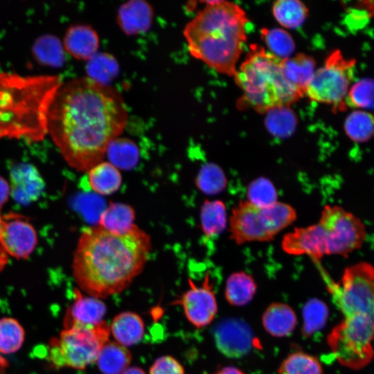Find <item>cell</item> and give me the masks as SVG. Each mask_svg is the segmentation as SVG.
I'll return each mask as SVG.
<instances>
[{
  "label": "cell",
  "mask_w": 374,
  "mask_h": 374,
  "mask_svg": "<svg viewBox=\"0 0 374 374\" xmlns=\"http://www.w3.org/2000/svg\"><path fill=\"white\" fill-rule=\"evenodd\" d=\"M200 226L207 237H215L224 231L227 225L226 208L220 200L206 199L200 208Z\"/></svg>",
  "instance_id": "27"
},
{
  "label": "cell",
  "mask_w": 374,
  "mask_h": 374,
  "mask_svg": "<svg viewBox=\"0 0 374 374\" xmlns=\"http://www.w3.org/2000/svg\"><path fill=\"white\" fill-rule=\"evenodd\" d=\"M87 71L88 76L93 80L108 85L118 71V65L115 58L107 53H96L88 60Z\"/></svg>",
  "instance_id": "36"
},
{
  "label": "cell",
  "mask_w": 374,
  "mask_h": 374,
  "mask_svg": "<svg viewBox=\"0 0 374 374\" xmlns=\"http://www.w3.org/2000/svg\"><path fill=\"white\" fill-rule=\"evenodd\" d=\"M8 365L6 360L0 355V370H2Z\"/></svg>",
  "instance_id": "46"
},
{
  "label": "cell",
  "mask_w": 374,
  "mask_h": 374,
  "mask_svg": "<svg viewBox=\"0 0 374 374\" xmlns=\"http://www.w3.org/2000/svg\"><path fill=\"white\" fill-rule=\"evenodd\" d=\"M127 121L121 93L89 77L62 82L51 104L47 131L69 166L88 172L102 162Z\"/></svg>",
  "instance_id": "1"
},
{
  "label": "cell",
  "mask_w": 374,
  "mask_h": 374,
  "mask_svg": "<svg viewBox=\"0 0 374 374\" xmlns=\"http://www.w3.org/2000/svg\"><path fill=\"white\" fill-rule=\"evenodd\" d=\"M189 288L176 303L182 305L186 317L196 328L208 325L214 319L217 305L208 274L198 286L188 279Z\"/></svg>",
  "instance_id": "13"
},
{
  "label": "cell",
  "mask_w": 374,
  "mask_h": 374,
  "mask_svg": "<svg viewBox=\"0 0 374 374\" xmlns=\"http://www.w3.org/2000/svg\"><path fill=\"white\" fill-rule=\"evenodd\" d=\"M247 197L255 205L268 206L278 202V192L269 179L258 177L249 184Z\"/></svg>",
  "instance_id": "39"
},
{
  "label": "cell",
  "mask_w": 374,
  "mask_h": 374,
  "mask_svg": "<svg viewBox=\"0 0 374 374\" xmlns=\"http://www.w3.org/2000/svg\"><path fill=\"white\" fill-rule=\"evenodd\" d=\"M136 213L132 206L111 202L100 213L98 225L115 233L128 232L134 225Z\"/></svg>",
  "instance_id": "25"
},
{
  "label": "cell",
  "mask_w": 374,
  "mask_h": 374,
  "mask_svg": "<svg viewBox=\"0 0 374 374\" xmlns=\"http://www.w3.org/2000/svg\"><path fill=\"white\" fill-rule=\"evenodd\" d=\"M284 75L287 81L302 97L315 72V61L310 55L300 53L281 61Z\"/></svg>",
  "instance_id": "21"
},
{
  "label": "cell",
  "mask_w": 374,
  "mask_h": 374,
  "mask_svg": "<svg viewBox=\"0 0 374 374\" xmlns=\"http://www.w3.org/2000/svg\"><path fill=\"white\" fill-rule=\"evenodd\" d=\"M1 215H0V227H1ZM8 262V255L3 249L0 240V271L5 267Z\"/></svg>",
  "instance_id": "43"
},
{
  "label": "cell",
  "mask_w": 374,
  "mask_h": 374,
  "mask_svg": "<svg viewBox=\"0 0 374 374\" xmlns=\"http://www.w3.org/2000/svg\"><path fill=\"white\" fill-rule=\"evenodd\" d=\"M328 289L344 317L363 315L374 321V266L359 262L346 267L336 283L326 278Z\"/></svg>",
  "instance_id": "9"
},
{
  "label": "cell",
  "mask_w": 374,
  "mask_h": 374,
  "mask_svg": "<svg viewBox=\"0 0 374 374\" xmlns=\"http://www.w3.org/2000/svg\"><path fill=\"white\" fill-rule=\"evenodd\" d=\"M281 61L263 47L251 45L233 77L243 93L240 101L260 113H266L299 99L301 95L284 75Z\"/></svg>",
  "instance_id": "5"
},
{
  "label": "cell",
  "mask_w": 374,
  "mask_h": 374,
  "mask_svg": "<svg viewBox=\"0 0 374 374\" xmlns=\"http://www.w3.org/2000/svg\"><path fill=\"white\" fill-rule=\"evenodd\" d=\"M0 371H1V370H0ZM0 374H1V373H0Z\"/></svg>",
  "instance_id": "47"
},
{
  "label": "cell",
  "mask_w": 374,
  "mask_h": 374,
  "mask_svg": "<svg viewBox=\"0 0 374 374\" xmlns=\"http://www.w3.org/2000/svg\"><path fill=\"white\" fill-rule=\"evenodd\" d=\"M75 300L66 310L64 328L75 324L96 325L102 322L107 312L105 304L99 299L84 295L74 290Z\"/></svg>",
  "instance_id": "17"
},
{
  "label": "cell",
  "mask_w": 374,
  "mask_h": 374,
  "mask_svg": "<svg viewBox=\"0 0 374 374\" xmlns=\"http://www.w3.org/2000/svg\"><path fill=\"white\" fill-rule=\"evenodd\" d=\"M195 184L204 193L215 195L225 189L227 179L220 166L209 163L200 168L195 179Z\"/></svg>",
  "instance_id": "33"
},
{
  "label": "cell",
  "mask_w": 374,
  "mask_h": 374,
  "mask_svg": "<svg viewBox=\"0 0 374 374\" xmlns=\"http://www.w3.org/2000/svg\"><path fill=\"white\" fill-rule=\"evenodd\" d=\"M256 288V283L251 275L244 271H237L227 278L224 294L231 305L241 306L253 299Z\"/></svg>",
  "instance_id": "26"
},
{
  "label": "cell",
  "mask_w": 374,
  "mask_h": 374,
  "mask_svg": "<svg viewBox=\"0 0 374 374\" xmlns=\"http://www.w3.org/2000/svg\"><path fill=\"white\" fill-rule=\"evenodd\" d=\"M297 323L296 315L287 304L275 303L271 304L262 315V325L271 335L277 337L291 334Z\"/></svg>",
  "instance_id": "22"
},
{
  "label": "cell",
  "mask_w": 374,
  "mask_h": 374,
  "mask_svg": "<svg viewBox=\"0 0 374 374\" xmlns=\"http://www.w3.org/2000/svg\"><path fill=\"white\" fill-rule=\"evenodd\" d=\"M105 155L109 162L119 170H132L139 161V148L133 141L127 138L118 137L111 141Z\"/></svg>",
  "instance_id": "28"
},
{
  "label": "cell",
  "mask_w": 374,
  "mask_h": 374,
  "mask_svg": "<svg viewBox=\"0 0 374 374\" xmlns=\"http://www.w3.org/2000/svg\"><path fill=\"white\" fill-rule=\"evenodd\" d=\"M32 51L35 60L44 66H60L65 60L63 44L51 34L39 36L33 44Z\"/></svg>",
  "instance_id": "29"
},
{
  "label": "cell",
  "mask_w": 374,
  "mask_h": 374,
  "mask_svg": "<svg viewBox=\"0 0 374 374\" xmlns=\"http://www.w3.org/2000/svg\"><path fill=\"white\" fill-rule=\"evenodd\" d=\"M296 216L295 209L284 202L259 206L248 200L240 201L229 217L230 238L238 244L270 241Z\"/></svg>",
  "instance_id": "6"
},
{
  "label": "cell",
  "mask_w": 374,
  "mask_h": 374,
  "mask_svg": "<svg viewBox=\"0 0 374 374\" xmlns=\"http://www.w3.org/2000/svg\"><path fill=\"white\" fill-rule=\"evenodd\" d=\"M328 317L327 305L316 299L309 300L303 309V332L310 336L321 330L326 324Z\"/></svg>",
  "instance_id": "38"
},
{
  "label": "cell",
  "mask_w": 374,
  "mask_h": 374,
  "mask_svg": "<svg viewBox=\"0 0 374 374\" xmlns=\"http://www.w3.org/2000/svg\"><path fill=\"white\" fill-rule=\"evenodd\" d=\"M185 26L184 35L190 53L216 71L234 77L247 40L245 11L226 1H205Z\"/></svg>",
  "instance_id": "3"
},
{
  "label": "cell",
  "mask_w": 374,
  "mask_h": 374,
  "mask_svg": "<svg viewBox=\"0 0 374 374\" xmlns=\"http://www.w3.org/2000/svg\"><path fill=\"white\" fill-rule=\"evenodd\" d=\"M99 44L96 31L90 26L83 24L69 27L63 40L64 50L71 56L87 61L97 53Z\"/></svg>",
  "instance_id": "19"
},
{
  "label": "cell",
  "mask_w": 374,
  "mask_h": 374,
  "mask_svg": "<svg viewBox=\"0 0 374 374\" xmlns=\"http://www.w3.org/2000/svg\"><path fill=\"white\" fill-rule=\"evenodd\" d=\"M353 66L339 52L333 53L324 65L315 71L305 94L317 102L339 105L348 92Z\"/></svg>",
  "instance_id": "11"
},
{
  "label": "cell",
  "mask_w": 374,
  "mask_h": 374,
  "mask_svg": "<svg viewBox=\"0 0 374 374\" xmlns=\"http://www.w3.org/2000/svg\"><path fill=\"white\" fill-rule=\"evenodd\" d=\"M213 374H244L240 370L233 366H225L217 370Z\"/></svg>",
  "instance_id": "44"
},
{
  "label": "cell",
  "mask_w": 374,
  "mask_h": 374,
  "mask_svg": "<svg viewBox=\"0 0 374 374\" xmlns=\"http://www.w3.org/2000/svg\"><path fill=\"white\" fill-rule=\"evenodd\" d=\"M152 238L135 224L125 233L99 225L84 228L73 252V276L79 287L101 299L126 290L143 270Z\"/></svg>",
  "instance_id": "2"
},
{
  "label": "cell",
  "mask_w": 374,
  "mask_h": 374,
  "mask_svg": "<svg viewBox=\"0 0 374 374\" xmlns=\"http://www.w3.org/2000/svg\"><path fill=\"white\" fill-rule=\"evenodd\" d=\"M132 359V354L126 346L109 340L100 349L96 362L103 374H123Z\"/></svg>",
  "instance_id": "23"
},
{
  "label": "cell",
  "mask_w": 374,
  "mask_h": 374,
  "mask_svg": "<svg viewBox=\"0 0 374 374\" xmlns=\"http://www.w3.org/2000/svg\"><path fill=\"white\" fill-rule=\"evenodd\" d=\"M90 188L97 194L110 195L119 190L122 184L120 170L109 161H102L88 172Z\"/></svg>",
  "instance_id": "24"
},
{
  "label": "cell",
  "mask_w": 374,
  "mask_h": 374,
  "mask_svg": "<svg viewBox=\"0 0 374 374\" xmlns=\"http://www.w3.org/2000/svg\"><path fill=\"white\" fill-rule=\"evenodd\" d=\"M154 17L152 7L143 0H130L121 6L117 13V23L128 35L146 32Z\"/></svg>",
  "instance_id": "18"
},
{
  "label": "cell",
  "mask_w": 374,
  "mask_h": 374,
  "mask_svg": "<svg viewBox=\"0 0 374 374\" xmlns=\"http://www.w3.org/2000/svg\"><path fill=\"white\" fill-rule=\"evenodd\" d=\"M346 133L356 142H365L374 135V117L364 111L352 112L344 124Z\"/></svg>",
  "instance_id": "32"
},
{
  "label": "cell",
  "mask_w": 374,
  "mask_h": 374,
  "mask_svg": "<svg viewBox=\"0 0 374 374\" xmlns=\"http://www.w3.org/2000/svg\"><path fill=\"white\" fill-rule=\"evenodd\" d=\"M322 372L319 361L303 352L290 354L278 368V374H322Z\"/></svg>",
  "instance_id": "34"
},
{
  "label": "cell",
  "mask_w": 374,
  "mask_h": 374,
  "mask_svg": "<svg viewBox=\"0 0 374 374\" xmlns=\"http://www.w3.org/2000/svg\"><path fill=\"white\" fill-rule=\"evenodd\" d=\"M261 37L270 53L281 60L290 57L295 49L292 37L282 28H262Z\"/></svg>",
  "instance_id": "35"
},
{
  "label": "cell",
  "mask_w": 374,
  "mask_h": 374,
  "mask_svg": "<svg viewBox=\"0 0 374 374\" xmlns=\"http://www.w3.org/2000/svg\"><path fill=\"white\" fill-rule=\"evenodd\" d=\"M123 374H145L143 370L137 366L129 367Z\"/></svg>",
  "instance_id": "45"
},
{
  "label": "cell",
  "mask_w": 374,
  "mask_h": 374,
  "mask_svg": "<svg viewBox=\"0 0 374 374\" xmlns=\"http://www.w3.org/2000/svg\"><path fill=\"white\" fill-rule=\"evenodd\" d=\"M214 336L217 348L229 357L247 354L256 344L249 326L234 318L221 321L215 328Z\"/></svg>",
  "instance_id": "14"
},
{
  "label": "cell",
  "mask_w": 374,
  "mask_h": 374,
  "mask_svg": "<svg viewBox=\"0 0 374 374\" xmlns=\"http://www.w3.org/2000/svg\"><path fill=\"white\" fill-rule=\"evenodd\" d=\"M110 333L105 321L96 325L75 324L64 328L58 337L50 341L48 359L57 368L84 369L96 361Z\"/></svg>",
  "instance_id": "7"
},
{
  "label": "cell",
  "mask_w": 374,
  "mask_h": 374,
  "mask_svg": "<svg viewBox=\"0 0 374 374\" xmlns=\"http://www.w3.org/2000/svg\"><path fill=\"white\" fill-rule=\"evenodd\" d=\"M281 245L290 255H308L315 260L326 256L318 224L295 228L284 235Z\"/></svg>",
  "instance_id": "15"
},
{
  "label": "cell",
  "mask_w": 374,
  "mask_h": 374,
  "mask_svg": "<svg viewBox=\"0 0 374 374\" xmlns=\"http://www.w3.org/2000/svg\"><path fill=\"white\" fill-rule=\"evenodd\" d=\"M272 14L284 28H296L305 21L308 14L306 6L297 0H279L273 3Z\"/></svg>",
  "instance_id": "30"
},
{
  "label": "cell",
  "mask_w": 374,
  "mask_h": 374,
  "mask_svg": "<svg viewBox=\"0 0 374 374\" xmlns=\"http://www.w3.org/2000/svg\"><path fill=\"white\" fill-rule=\"evenodd\" d=\"M150 374H185L183 366L175 358L163 355L157 358L150 368Z\"/></svg>",
  "instance_id": "41"
},
{
  "label": "cell",
  "mask_w": 374,
  "mask_h": 374,
  "mask_svg": "<svg viewBox=\"0 0 374 374\" xmlns=\"http://www.w3.org/2000/svg\"><path fill=\"white\" fill-rule=\"evenodd\" d=\"M0 240L8 255L26 259L34 250L37 238L25 216L10 212L1 216Z\"/></svg>",
  "instance_id": "12"
},
{
  "label": "cell",
  "mask_w": 374,
  "mask_h": 374,
  "mask_svg": "<svg viewBox=\"0 0 374 374\" xmlns=\"http://www.w3.org/2000/svg\"><path fill=\"white\" fill-rule=\"evenodd\" d=\"M374 321L363 315L346 317L328 335V346L338 362L353 370L371 363L374 357Z\"/></svg>",
  "instance_id": "8"
},
{
  "label": "cell",
  "mask_w": 374,
  "mask_h": 374,
  "mask_svg": "<svg viewBox=\"0 0 374 374\" xmlns=\"http://www.w3.org/2000/svg\"><path fill=\"white\" fill-rule=\"evenodd\" d=\"M109 327L116 341L126 347L140 342L145 332L142 318L130 311L122 312L116 315Z\"/></svg>",
  "instance_id": "20"
},
{
  "label": "cell",
  "mask_w": 374,
  "mask_h": 374,
  "mask_svg": "<svg viewBox=\"0 0 374 374\" xmlns=\"http://www.w3.org/2000/svg\"><path fill=\"white\" fill-rule=\"evenodd\" d=\"M10 179L12 196L22 204L37 200L44 188V182L39 171L29 163L14 166L10 170Z\"/></svg>",
  "instance_id": "16"
},
{
  "label": "cell",
  "mask_w": 374,
  "mask_h": 374,
  "mask_svg": "<svg viewBox=\"0 0 374 374\" xmlns=\"http://www.w3.org/2000/svg\"><path fill=\"white\" fill-rule=\"evenodd\" d=\"M10 192V187L8 182L0 177V209L7 201Z\"/></svg>",
  "instance_id": "42"
},
{
  "label": "cell",
  "mask_w": 374,
  "mask_h": 374,
  "mask_svg": "<svg viewBox=\"0 0 374 374\" xmlns=\"http://www.w3.org/2000/svg\"><path fill=\"white\" fill-rule=\"evenodd\" d=\"M348 100L353 106L374 109V80L366 78L357 82L348 91Z\"/></svg>",
  "instance_id": "40"
},
{
  "label": "cell",
  "mask_w": 374,
  "mask_h": 374,
  "mask_svg": "<svg viewBox=\"0 0 374 374\" xmlns=\"http://www.w3.org/2000/svg\"><path fill=\"white\" fill-rule=\"evenodd\" d=\"M317 224L326 256H346L360 249L366 238L362 220L339 206L326 205Z\"/></svg>",
  "instance_id": "10"
},
{
  "label": "cell",
  "mask_w": 374,
  "mask_h": 374,
  "mask_svg": "<svg viewBox=\"0 0 374 374\" xmlns=\"http://www.w3.org/2000/svg\"><path fill=\"white\" fill-rule=\"evenodd\" d=\"M24 335V328L16 319H0V353L10 354L18 350L22 346Z\"/></svg>",
  "instance_id": "37"
},
{
  "label": "cell",
  "mask_w": 374,
  "mask_h": 374,
  "mask_svg": "<svg viewBox=\"0 0 374 374\" xmlns=\"http://www.w3.org/2000/svg\"><path fill=\"white\" fill-rule=\"evenodd\" d=\"M62 84L59 75L0 71V140H43L48 134V112Z\"/></svg>",
  "instance_id": "4"
},
{
  "label": "cell",
  "mask_w": 374,
  "mask_h": 374,
  "mask_svg": "<svg viewBox=\"0 0 374 374\" xmlns=\"http://www.w3.org/2000/svg\"><path fill=\"white\" fill-rule=\"evenodd\" d=\"M266 113V127L273 136L284 139L294 133L297 118L288 106L275 107Z\"/></svg>",
  "instance_id": "31"
}]
</instances>
